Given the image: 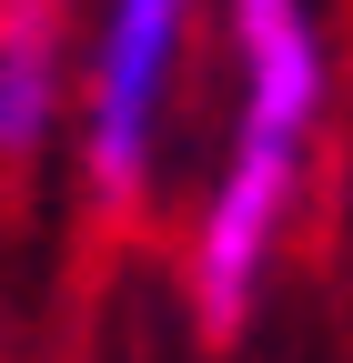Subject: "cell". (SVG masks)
<instances>
[{"instance_id":"cell-2","label":"cell","mask_w":353,"mask_h":363,"mask_svg":"<svg viewBox=\"0 0 353 363\" xmlns=\"http://www.w3.org/2000/svg\"><path fill=\"white\" fill-rule=\"evenodd\" d=\"M223 21H232V71H242L232 142L313 152V131H323V21H313V0H223Z\"/></svg>"},{"instance_id":"cell-3","label":"cell","mask_w":353,"mask_h":363,"mask_svg":"<svg viewBox=\"0 0 353 363\" xmlns=\"http://www.w3.org/2000/svg\"><path fill=\"white\" fill-rule=\"evenodd\" d=\"M61 121V30L51 0H0V152H40Z\"/></svg>"},{"instance_id":"cell-1","label":"cell","mask_w":353,"mask_h":363,"mask_svg":"<svg viewBox=\"0 0 353 363\" xmlns=\"http://www.w3.org/2000/svg\"><path fill=\"white\" fill-rule=\"evenodd\" d=\"M192 0H111L91 30V101H81V162H91L101 202H131L152 182L162 142V101H172V61H182Z\"/></svg>"}]
</instances>
